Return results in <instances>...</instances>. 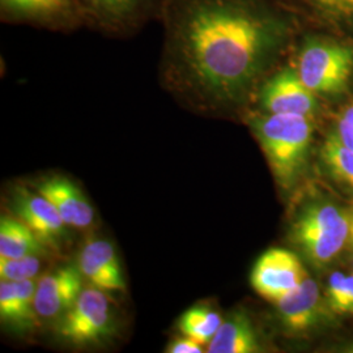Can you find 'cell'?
<instances>
[{
	"mask_svg": "<svg viewBox=\"0 0 353 353\" xmlns=\"http://www.w3.org/2000/svg\"><path fill=\"white\" fill-rule=\"evenodd\" d=\"M11 205L14 216L30 228L46 246L58 248L68 225L43 195L19 188L13 191Z\"/></svg>",
	"mask_w": 353,
	"mask_h": 353,
	"instance_id": "obj_12",
	"label": "cell"
},
{
	"mask_svg": "<svg viewBox=\"0 0 353 353\" xmlns=\"http://www.w3.org/2000/svg\"><path fill=\"white\" fill-rule=\"evenodd\" d=\"M322 160L330 174L353 189V151L347 148L335 132L328 135L322 147Z\"/></svg>",
	"mask_w": 353,
	"mask_h": 353,
	"instance_id": "obj_20",
	"label": "cell"
},
{
	"mask_svg": "<svg viewBox=\"0 0 353 353\" xmlns=\"http://www.w3.org/2000/svg\"><path fill=\"white\" fill-rule=\"evenodd\" d=\"M335 135L347 148L353 151V103L347 106L339 115Z\"/></svg>",
	"mask_w": 353,
	"mask_h": 353,
	"instance_id": "obj_23",
	"label": "cell"
},
{
	"mask_svg": "<svg viewBox=\"0 0 353 353\" xmlns=\"http://www.w3.org/2000/svg\"><path fill=\"white\" fill-rule=\"evenodd\" d=\"M345 287H347V275H344L343 272H334L328 278L326 300L330 309L338 314L343 313Z\"/></svg>",
	"mask_w": 353,
	"mask_h": 353,
	"instance_id": "obj_22",
	"label": "cell"
},
{
	"mask_svg": "<svg viewBox=\"0 0 353 353\" xmlns=\"http://www.w3.org/2000/svg\"><path fill=\"white\" fill-rule=\"evenodd\" d=\"M46 252V245L20 219L1 216L0 219V256L19 258Z\"/></svg>",
	"mask_w": 353,
	"mask_h": 353,
	"instance_id": "obj_18",
	"label": "cell"
},
{
	"mask_svg": "<svg viewBox=\"0 0 353 353\" xmlns=\"http://www.w3.org/2000/svg\"><path fill=\"white\" fill-rule=\"evenodd\" d=\"M0 20L54 33L87 29L85 17L76 0H0Z\"/></svg>",
	"mask_w": 353,
	"mask_h": 353,
	"instance_id": "obj_6",
	"label": "cell"
},
{
	"mask_svg": "<svg viewBox=\"0 0 353 353\" xmlns=\"http://www.w3.org/2000/svg\"><path fill=\"white\" fill-rule=\"evenodd\" d=\"M274 305L284 327L294 334L303 332L313 327L319 319L321 294L318 284L307 276L296 290L279 299Z\"/></svg>",
	"mask_w": 353,
	"mask_h": 353,
	"instance_id": "obj_15",
	"label": "cell"
},
{
	"mask_svg": "<svg viewBox=\"0 0 353 353\" xmlns=\"http://www.w3.org/2000/svg\"><path fill=\"white\" fill-rule=\"evenodd\" d=\"M221 323L223 319L217 312L207 306H192L181 316L178 327L183 335L199 341L203 345H208Z\"/></svg>",
	"mask_w": 353,
	"mask_h": 353,
	"instance_id": "obj_19",
	"label": "cell"
},
{
	"mask_svg": "<svg viewBox=\"0 0 353 353\" xmlns=\"http://www.w3.org/2000/svg\"><path fill=\"white\" fill-rule=\"evenodd\" d=\"M306 278L307 272L296 254L285 249H270L255 262L250 283L261 297L274 303Z\"/></svg>",
	"mask_w": 353,
	"mask_h": 353,
	"instance_id": "obj_10",
	"label": "cell"
},
{
	"mask_svg": "<svg viewBox=\"0 0 353 353\" xmlns=\"http://www.w3.org/2000/svg\"><path fill=\"white\" fill-rule=\"evenodd\" d=\"M37 279L21 281L1 280L0 283V319L17 330L29 328L37 316L34 307Z\"/></svg>",
	"mask_w": 353,
	"mask_h": 353,
	"instance_id": "obj_16",
	"label": "cell"
},
{
	"mask_svg": "<svg viewBox=\"0 0 353 353\" xmlns=\"http://www.w3.org/2000/svg\"><path fill=\"white\" fill-rule=\"evenodd\" d=\"M249 123L276 182L290 189L306 165L314 131L312 118L261 112L252 114Z\"/></svg>",
	"mask_w": 353,
	"mask_h": 353,
	"instance_id": "obj_2",
	"label": "cell"
},
{
	"mask_svg": "<svg viewBox=\"0 0 353 353\" xmlns=\"http://www.w3.org/2000/svg\"><path fill=\"white\" fill-rule=\"evenodd\" d=\"M84 278L77 265L57 268L37 280L34 307L39 318H61L68 312L84 290Z\"/></svg>",
	"mask_w": 353,
	"mask_h": 353,
	"instance_id": "obj_11",
	"label": "cell"
},
{
	"mask_svg": "<svg viewBox=\"0 0 353 353\" xmlns=\"http://www.w3.org/2000/svg\"><path fill=\"white\" fill-rule=\"evenodd\" d=\"M261 351L256 332L249 316L236 313L221 323L207 345L210 353H255Z\"/></svg>",
	"mask_w": 353,
	"mask_h": 353,
	"instance_id": "obj_17",
	"label": "cell"
},
{
	"mask_svg": "<svg viewBox=\"0 0 353 353\" xmlns=\"http://www.w3.org/2000/svg\"><path fill=\"white\" fill-rule=\"evenodd\" d=\"M41 255L32 254L19 258L0 256V279L10 281H21L28 279H37L42 262Z\"/></svg>",
	"mask_w": 353,
	"mask_h": 353,
	"instance_id": "obj_21",
	"label": "cell"
},
{
	"mask_svg": "<svg viewBox=\"0 0 353 353\" xmlns=\"http://www.w3.org/2000/svg\"><path fill=\"white\" fill-rule=\"evenodd\" d=\"M159 23L165 83L212 109L256 97L303 33L279 0H164Z\"/></svg>",
	"mask_w": 353,
	"mask_h": 353,
	"instance_id": "obj_1",
	"label": "cell"
},
{
	"mask_svg": "<svg viewBox=\"0 0 353 353\" xmlns=\"http://www.w3.org/2000/svg\"><path fill=\"white\" fill-rule=\"evenodd\" d=\"M87 29L110 38H128L160 19L164 0H76Z\"/></svg>",
	"mask_w": 353,
	"mask_h": 353,
	"instance_id": "obj_5",
	"label": "cell"
},
{
	"mask_svg": "<svg viewBox=\"0 0 353 353\" xmlns=\"http://www.w3.org/2000/svg\"><path fill=\"white\" fill-rule=\"evenodd\" d=\"M77 267L92 287L106 293L126 290L121 261L110 241L89 240L80 252Z\"/></svg>",
	"mask_w": 353,
	"mask_h": 353,
	"instance_id": "obj_13",
	"label": "cell"
},
{
	"mask_svg": "<svg viewBox=\"0 0 353 353\" xmlns=\"http://www.w3.org/2000/svg\"><path fill=\"white\" fill-rule=\"evenodd\" d=\"M113 330L112 307L106 292L92 285L83 290L58 325L61 338L76 345L99 343L109 338Z\"/></svg>",
	"mask_w": 353,
	"mask_h": 353,
	"instance_id": "obj_7",
	"label": "cell"
},
{
	"mask_svg": "<svg viewBox=\"0 0 353 353\" xmlns=\"http://www.w3.org/2000/svg\"><path fill=\"white\" fill-rule=\"evenodd\" d=\"M303 32L353 41V0H279Z\"/></svg>",
	"mask_w": 353,
	"mask_h": 353,
	"instance_id": "obj_9",
	"label": "cell"
},
{
	"mask_svg": "<svg viewBox=\"0 0 353 353\" xmlns=\"http://www.w3.org/2000/svg\"><path fill=\"white\" fill-rule=\"evenodd\" d=\"M341 314H353V275L347 276V287H345V297L343 305Z\"/></svg>",
	"mask_w": 353,
	"mask_h": 353,
	"instance_id": "obj_25",
	"label": "cell"
},
{
	"mask_svg": "<svg viewBox=\"0 0 353 353\" xmlns=\"http://www.w3.org/2000/svg\"><path fill=\"white\" fill-rule=\"evenodd\" d=\"M347 248L353 252V210H348V240Z\"/></svg>",
	"mask_w": 353,
	"mask_h": 353,
	"instance_id": "obj_26",
	"label": "cell"
},
{
	"mask_svg": "<svg viewBox=\"0 0 353 353\" xmlns=\"http://www.w3.org/2000/svg\"><path fill=\"white\" fill-rule=\"evenodd\" d=\"M203 351H204L203 344L186 335L172 341L166 348L168 353H202Z\"/></svg>",
	"mask_w": 353,
	"mask_h": 353,
	"instance_id": "obj_24",
	"label": "cell"
},
{
	"mask_svg": "<svg viewBox=\"0 0 353 353\" xmlns=\"http://www.w3.org/2000/svg\"><path fill=\"white\" fill-rule=\"evenodd\" d=\"M263 113L312 118L318 110L316 93L307 88L293 65L280 67L268 76L256 93Z\"/></svg>",
	"mask_w": 353,
	"mask_h": 353,
	"instance_id": "obj_8",
	"label": "cell"
},
{
	"mask_svg": "<svg viewBox=\"0 0 353 353\" xmlns=\"http://www.w3.org/2000/svg\"><path fill=\"white\" fill-rule=\"evenodd\" d=\"M316 96L343 93L353 71V46L338 38L303 32L292 64Z\"/></svg>",
	"mask_w": 353,
	"mask_h": 353,
	"instance_id": "obj_3",
	"label": "cell"
},
{
	"mask_svg": "<svg viewBox=\"0 0 353 353\" xmlns=\"http://www.w3.org/2000/svg\"><path fill=\"white\" fill-rule=\"evenodd\" d=\"M36 191L57 208L68 227L84 229L93 224L94 210L85 194L71 179L45 176L36 183Z\"/></svg>",
	"mask_w": 353,
	"mask_h": 353,
	"instance_id": "obj_14",
	"label": "cell"
},
{
	"mask_svg": "<svg viewBox=\"0 0 353 353\" xmlns=\"http://www.w3.org/2000/svg\"><path fill=\"white\" fill-rule=\"evenodd\" d=\"M292 239L313 265H327L347 248L348 210L330 203L306 207L293 223Z\"/></svg>",
	"mask_w": 353,
	"mask_h": 353,
	"instance_id": "obj_4",
	"label": "cell"
}]
</instances>
